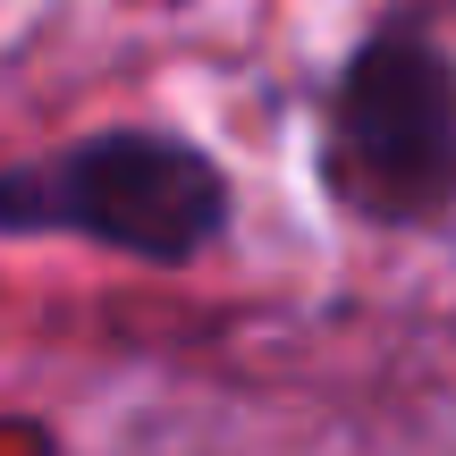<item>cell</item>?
Masks as SVG:
<instances>
[{
    "label": "cell",
    "instance_id": "cell-1",
    "mask_svg": "<svg viewBox=\"0 0 456 456\" xmlns=\"http://www.w3.org/2000/svg\"><path fill=\"white\" fill-rule=\"evenodd\" d=\"M313 186L380 237L456 220V51L440 26L389 9L338 51L313 102Z\"/></svg>",
    "mask_w": 456,
    "mask_h": 456
},
{
    "label": "cell",
    "instance_id": "cell-2",
    "mask_svg": "<svg viewBox=\"0 0 456 456\" xmlns=\"http://www.w3.org/2000/svg\"><path fill=\"white\" fill-rule=\"evenodd\" d=\"M237 228V186L220 152L178 127H94L68 144L0 161V237L9 245H94L144 271H186Z\"/></svg>",
    "mask_w": 456,
    "mask_h": 456
}]
</instances>
